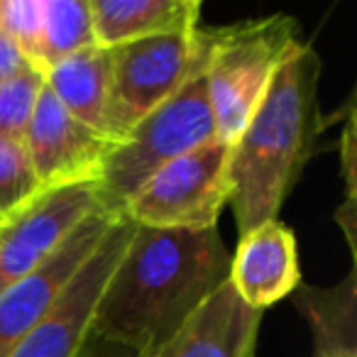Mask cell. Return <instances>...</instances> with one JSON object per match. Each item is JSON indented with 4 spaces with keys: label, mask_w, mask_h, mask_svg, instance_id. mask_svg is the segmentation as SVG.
Masks as SVG:
<instances>
[{
    "label": "cell",
    "mask_w": 357,
    "mask_h": 357,
    "mask_svg": "<svg viewBox=\"0 0 357 357\" xmlns=\"http://www.w3.org/2000/svg\"><path fill=\"white\" fill-rule=\"evenodd\" d=\"M230 252L218 228L135 225L93 308L89 331L152 357L228 282Z\"/></svg>",
    "instance_id": "cell-1"
},
{
    "label": "cell",
    "mask_w": 357,
    "mask_h": 357,
    "mask_svg": "<svg viewBox=\"0 0 357 357\" xmlns=\"http://www.w3.org/2000/svg\"><path fill=\"white\" fill-rule=\"evenodd\" d=\"M321 54L298 42L243 132L230 142V199L238 235L279 218L323 132Z\"/></svg>",
    "instance_id": "cell-2"
},
{
    "label": "cell",
    "mask_w": 357,
    "mask_h": 357,
    "mask_svg": "<svg viewBox=\"0 0 357 357\" xmlns=\"http://www.w3.org/2000/svg\"><path fill=\"white\" fill-rule=\"evenodd\" d=\"M298 42L296 17L284 13L204 30V74L215 137L230 144L243 132Z\"/></svg>",
    "instance_id": "cell-3"
},
{
    "label": "cell",
    "mask_w": 357,
    "mask_h": 357,
    "mask_svg": "<svg viewBox=\"0 0 357 357\" xmlns=\"http://www.w3.org/2000/svg\"><path fill=\"white\" fill-rule=\"evenodd\" d=\"M215 137L204 64L172 98L147 113L105 157L96 186L105 213L123 215L128 201L167 162Z\"/></svg>",
    "instance_id": "cell-4"
},
{
    "label": "cell",
    "mask_w": 357,
    "mask_h": 357,
    "mask_svg": "<svg viewBox=\"0 0 357 357\" xmlns=\"http://www.w3.org/2000/svg\"><path fill=\"white\" fill-rule=\"evenodd\" d=\"M204 30L159 35L110 50V93L103 132L123 139L147 113L172 98L204 64Z\"/></svg>",
    "instance_id": "cell-5"
},
{
    "label": "cell",
    "mask_w": 357,
    "mask_h": 357,
    "mask_svg": "<svg viewBox=\"0 0 357 357\" xmlns=\"http://www.w3.org/2000/svg\"><path fill=\"white\" fill-rule=\"evenodd\" d=\"M230 144L211 139L167 162L128 201L123 215L157 230L218 228L230 199Z\"/></svg>",
    "instance_id": "cell-6"
},
{
    "label": "cell",
    "mask_w": 357,
    "mask_h": 357,
    "mask_svg": "<svg viewBox=\"0 0 357 357\" xmlns=\"http://www.w3.org/2000/svg\"><path fill=\"white\" fill-rule=\"evenodd\" d=\"M96 181L45 189L35 201L0 223V291L47 262L71 233L100 213Z\"/></svg>",
    "instance_id": "cell-7"
},
{
    "label": "cell",
    "mask_w": 357,
    "mask_h": 357,
    "mask_svg": "<svg viewBox=\"0 0 357 357\" xmlns=\"http://www.w3.org/2000/svg\"><path fill=\"white\" fill-rule=\"evenodd\" d=\"M118 218L120 215L105 213V211L93 213L66 238V243L42 267L0 291V357L10 355L13 347L45 321L61 291L69 287L74 274L103 243Z\"/></svg>",
    "instance_id": "cell-8"
},
{
    "label": "cell",
    "mask_w": 357,
    "mask_h": 357,
    "mask_svg": "<svg viewBox=\"0 0 357 357\" xmlns=\"http://www.w3.org/2000/svg\"><path fill=\"white\" fill-rule=\"evenodd\" d=\"M135 223L120 215L96 248V252L74 274L69 287L61 291L45 321L25 335L8 357H76L79 347L89 335L93 308L113 272L115 262L125 252L132 238Z\"/></svg>",
    "instance_id": "cell-9"
},
{
    "label": "cell",
    "mask_w": 357,
    "mask_h": 357,
    "mask_svg": "<svg viewBox=\"0 0 357 357\" xmlns=\"http://www.w3.org/2000/svg\"><path fill=\"white\" fill-rule=\"evenodd\" d=\"M22 144L42 189H59L96 181L115 142L76 120L45 86Z\"/></svg>",
    "instance_id": "cell-10"
},
{
    "label": "cell",
    "mask_w": 357,
    "mask_h": 357,
    "mask_svg": "<svg viewBox=\"0 0 357 357\" xmlns=\"http://www.w3.org/2000/svg\"><path fill=\"white\" fill-rule=\"evenodd\" d=\"M228 284L240 301L255 311L291 296L303 284L291 228L274 218L240 235L238 248L230 255Z\"/></svg>",
    "instance_id": "cell-11"
},
{
    "label": "cell",
    "mask_w": 357,
    "mask_h": 357,
    "mask_svg": "<svg viewBox=\"0 0 357 357\" xmlns=\"http://www.w3.org/2000/svg\"><path fill=\"white\" fill-rule=\"evenodd\" d=\"M262 316L225 282L152 357H255Z\"/></svg>",
    "instance_id": "cell-12"
},
{
    "label": "cell",
    "mask_w": 357,
    "mask_h": 357,
    "mask_svg": "<svg viewBox=\"0 0 357 357\" xmlns=\"http://www.w3.org/2000/svg\"><path fill=\"white\" fill-rule=\"evenodd\" d=\"M96 45L113 50L159 35L199 30V0H91Z\"/></svg>",
    "instance_id": "cell-13"
},
{
    "label": "cell",
    "mask_w": 357,
    "mask_h": 357,
    "mask_svg": "<svg viewBox=\"0 0 357 357\" xmlns=\"http://www.w3.org/2000/svg\"><path fill=\"white\" fill-rule=\"evenodd\" d=\"M45 86L76 120L103 132L110 93V50L93 45L66 56L45 71Z\"/></svg>",
    "instance_id": "cell-14"
},
{
    "label": "cell",
    "mask_w": 357,
    "mask_h": 357,
    "mask_svg": "<svg viewBox=\"0 0 357 357\" xmlns=\"http://www.w3.org/2000/svg\"><path fill=\"white\" fill-rule=\"evenodd\" d=\"M357 277L347 272L335 287H301L294 291L296 308L313 333V350H357Z\"/></svg>",
    "instance_id": "cell-15"
},
{
    "label": "cell",
    "mask_w": 357,
    "mask_h": 357,
    "mask_svg": "<svg viewBox=\"0 0 357 357\" xmlns=\"http://www.w3.org/2000/svg\"><path fill=\"white\" fill-rule=\"evenodd\" d=\"M96 45L91 0H45L37 69L45 74L61 59Z\"/></svg>",
    "instance_id": "cell-16"
},
{
    "label": "cell",
    "mask_w": 357,
    "mask_h": 357,
    "mask_svg": "<svg viewBox=\"0 0 357 357\" xmlns=\"http://www.w3.org/2000/svg\"><path fill=\"white\" fill-rule=\"evenodd\" d=\"M40 178L20 139L0 137V223L42 194Z\"/></svg>",
    "instance_id": "cell-17"
},
{
    "label": "cell",
    "mask_w": 357,
    "mask_h": 357,
    "mask_svg": "<svg viewBox=\"0 0 357 357\" xmlns=\"http://www.w3.org/2000/svg\"><path fill=\"white\" fill-rule=\"evenodd\" d=\"M42 89L45 74L35 66L0 84V137L22 142Z\"/></svg>",
    "instance_id": "cell-18"
},
{
    "label": "cell",
    "mask_w": 357,
    "mask_h": 357,
    "mask_svg": "<svg viewBox=\"0 0 357 357\" xmlns=\"http://www.w3.org/2000/svg\"><path fill=\"white\" fill-rule=\"evenodd\" d=\"M42 22H45V0H0V30L25 52L35 66Z\"/></svg>",
    "instance_id": "cell-19"
},
{
    "label": "cell",
    "mask_w": 357,
    "mask_h": 357,
    "mask_svg": "<svg viewBox=\"0 0 357 357\" xmlns=\"http://www.w3.org/2000/svg\"><path fill=\"white\" fill-rule=\"evenodd\" d=\"M32 66L35 64L27 59L25 52H22L20 47H17L15 42L6 35V32L0 30V84L8 81V79H13V76L22 74V71L32 69Z\"/></svg>",
    "instance_id": "cell-20"
},
{
    "label": "cell",
    "mask_w": 357,
    "mask_h": 357,
    "mask_svg": "<svg viewBox=\"0 0 357 357\" xmlns=\"http://www.w3.org/2000/svg\"><path fill=\"white\" fill-rule=\"evenodd\" d=\"M76 357H139V355L130 350V347L120 345V342L105 340V337L89 331V335H86L84 345L79 347Z\"/></svg>",
    "instance_id": "cell-21"
},
{
    "label": "cell",
    "mask_w": 357,
    "mask_h": 357,
    "mask_svg": "<svg viewBox=\"0 0 357 357\" xmlns=\"http://www.w3.org/2000/svg\"><path fill=\"white\" fill-rule=\"evenodd\" d=\"M313 357H357V350H313Z\"/></svg>",
    "instance_id": "cell-22"
}]
</instances>
